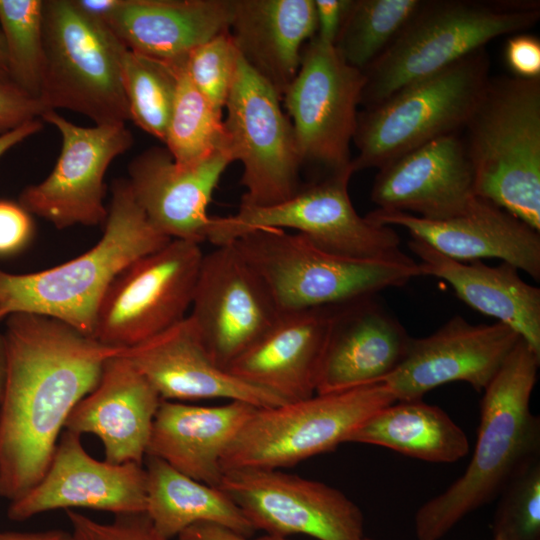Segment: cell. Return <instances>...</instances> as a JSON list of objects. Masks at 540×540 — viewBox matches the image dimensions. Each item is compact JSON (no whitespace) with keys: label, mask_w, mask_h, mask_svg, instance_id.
I'll list each match as a JSON object with an SVG mask.
<instances>
[{"label":"cell","mask_w":540,"mask_h":540,"mask_svg":"<svg viewBox=\"0 0 540 540\" xmlns=\"http://www.w3.org/2000/svg\"><path fill=\"white\" fill-rule=\"evenodd\" d=\"M3 337L0 489L14 501L41 480L68 416L96 388L106 360L122 349L32 313L8 315Z\"/></svg>","instance_id":"6da1fadb"},{"label":"cell","mask_w":540,"mask_h":540,"mask_svg":"<svg viewBox=\"0 0 540 540\" xmlns=\"http://www.w3.org/2000/svg\"><path fill=\"white\" fill-rule=\"evenodd\" d=\"M539 365L540 356L520 338L483 391L476 445L465 472L416 511L418 540L442 539L540 458V419L530 409Z\"/></svg>","instance_id":"7a4b0ae2"},{"label":"cell","mask_w":540,"mask_h":540,"mask_svg":"<svg viewBox=\"0 0 540 540\" xmlns=\"http://www.w3.org/2000/svg\"><path fill=\"white\" fill-rule=\"evenodd\" d=\"M104 224L93 248L61 265L26 274L0 268V307L7 315L51 317L93 337L99 306L116 276L171 240L148 221L127 179L113 181Z\"/></svg>","instance_id":"3957f363"},{"label":"cell","mask_w":540,"mask_h":540,"mask_svg":"<svg viewBox=\"0 0 540 540\" xmlns=\"http://www.w3.org/2000/svg\"><path fill=\"white\" fill-rule=\"evenodd\" d=\"M539 19L538 0H421L390 45L363 71L360 105L376 106L495 38L527 31Z\"/></svg>","instance_id":"277c9868"},{"label":"cell","mask_w":540,"mask_h":540,"mask_svg":"<svg viewBox=\"0 0 540 540\" xmlns=\"http://www.w3.org/2000/svg\"><path fill=\"white\" fill-rule=\"evenodd\" d=\"M462 131L476 196L540 232V78L490 76Z\"/></svg>","instance_id":"5b68a950"},{"label":"cell","mask_w":540,"mask_h":540,"mask_svg":"<svg viewBox=\"0 0 540 540\" xmlns=\"http://www.w3.org/2000/svg\"><path fill=\"white\" fill-rule=\"evenodd\" d=\"M232 243L262 279L281 313L340 306L422 276L411 257L340 256L283 229H254Z\"/></svg>","instance_id":"8992f818"},{"label":"cell","mask_w":540,"mask_h":540,"mask_svg":"<svg viewBox=\"0 0 540 540\" xmlns=\"http://www.w3.org/2000/svg\"><path fill=\"white\" fill-rule=\"evenodd\" d=\"M490 78L486 47L358 112L353 172L381 168L465 127Z\"/></svg>","instance_id":"52a82bcc"},{"label":"cell","mask_w":540,"mask_h":540,"mask_svg":"<svg viewBox=\"0 0 540 540\" xmlns=\"http://www.w3.org/2000/svg\"><path fill=\"white\" fill-rule=\"evenodd\" d=\"M124 47L72 0H44L42 105L80 113L95 125L130 120L121 72Z\"/></svg>","instance_id":"ba28073f"},{"label":"cell","mask_w":540,"mask_h":540,"mask_svg":"<svg viewBox=\"0 0 540 540\" xmlns=\"http://www.w3.org/2000/svg\"><path fill=\"white\" fill-rule=\"evenodd\" d=\"M395 401L387 383L380 381L256 408L225 450L222 469L294 466L346 443L365 420Z\"/></svg>","instance_id":"9c48e42d"},{"label":"cell","mask_w":540,"mask_h":540,"mask_svg":"<svg viewBox=\"0 0 540 540\" xmlns=\"http://www.w3.org/2000/svg\"><path fill=\"white\" fill-rule=\"evenodd\" d=\"M352 175L351 170L327 174L274 205L240 204L233 215L211 217L206 240L219 246L254 229H293L317 247L340 256L364 260L409 257L401 251V240L393 227L357 213L348 193Z\"/></svg>","instance_id":"30bf717a"},{"label":"cell","mask_w":540,"mask_h":540,"mask_svg":"<svg viewBox=\"0 0 540 540\" xmlns=\"http://www.w3.org/2000/svg\"><path fill=\"white\" fill-rule=\"evenodd\" d=\"M203 255L200 244L171 239L133 261L107 289L93 337L125 349L183 320L191 307Z\"/></svg>","instance_id":"8fae6325"},{"label":"cell","mask_w":540,"mask_h":540,"mask_svg":"<svg viewBox=\"0 0 540 540\" xmlns=\"http://www.w3.org/2000/svg\"><path fill=\"white\" fill-rule=\"evenodd\" d=\"M281 100L240 56L223 121L227 149L243 166V205H274L300 188L303 162Z\"/></svg>","instance_id":"7c38bea8"},{"label":"cell","mask_w":540,"mask_h":540,"mask_svg":"<svg viewBox=\"0 0 540 540\" xmlns=\"http://www.w3.org/2000/svg\"><path fill=\"white\" fill-rule=\"evenodd\" d=\"M363 85V72L333 45L315 36L305 44L298 72L282 96L303 163L319 164L328 174L353 172L350 143Z\"/></svg>","instance_id":"4fadbf2b"},{"label":"cell","mask_w":540,"mask_h":540,"mask_svg":"<svg viewBox=\"0 0 540 540\" xmlns=\"http://www.w3.org/2000/svg\"><path fill=\"white\" fill-rule=\"evenodd\" d=\"M219 488L252 527L266 534L318 540H364L361 509L340 490L280 469L224 471Z\"/></svg>","instance_id":"5bb4252c"},{"label":"cell","mask_w":540,"mask_h":540,"mask_svg":"<svg viewBox=\"0 0 540 540\" xmlns=\"http://www.w3.org/2000/svg\"><path fill=\"white\" fill-rule=\"evenodd\" d=\"M41 118L60 133V154L51 173L27 186L18 202L58 229L105 223L104 176L112 161L133 145L132 133L125 123L78 126L56 110H46Z\"/></svg>","instance_id":"9a60e30c"},{"label":"cell","mask_w":540,"mask_h":540,"mask_svg":"<svg viewBox=\"0 0 540 540\" xmlns=\"http://www.w3.org/2000/svg\"><path fill=\"white\" fill-rule=\"evenodd\" d=\"M189 317L213 360L226 369L281 312L234 243L203 255Z\"/></svg>","instance_id":"2e32d148"},{"label":"cell","mask_w":540,"mask_h":540,"mask_svg":"<svg viewBox=\"0 0 540 540\" xmlns=\"http://www.w3.org/2000/svg\"><path fill=\"white\" fill-rule=\"evenodd\" d=\"M520 338L501 322L472 324L457 315L432 334L412 338L402 363L383 381L396 401L422 399L455 381L483 392Z\"/></svg>","instance_id":"e0dca14e"},{"label":"cell","mask_w":540,"mask_h":540,"mask_svg":"<svg viewBox=\"0 0 540 540\" xmlns=\"http://www.w3.org/2000/svg\"><path fill=\"white\" fill-rule=\"evenodd\" d=\"M80 435L64 430L41 480L11 501L8 517L24 521L55 509L89 508L114 515L146 511V470L142 464H111L91 457Z\"/></svg>","instance_id":"ac0fdd59"},{"label":"cell","mask_w":540,"mask_h":540,"mask_svg":"<svg viewBox=\"0 0 540 540\" xmlns=\"http://www.w3.org/2000/svg\"><path fill=\"white\" fill-rule=\"evenodd\" d=\"M233 158L227 148L201 162L178 166L166 147H150L128 166L132 194L152 226L170 239H207L208 206Z\"/></svg>","instance_id":"d6986e66"},{"label":"cell","mask_w":540,"mask_h":540,"mask_svg":"<svg viewBox=\"0 0 540 540\" xmlns=\"http://www.w3.org/2000/svg\"><path fill=\"white\" fill-rule=\"evenodd\" d=\"M477 196L462 137L423 144L378 169L371 200L378 209L443 220L467 211Z\"/></svg>","instance_id":"ffe728a7"},{"label":"cell","mask_w":540,"mask_h":540,"mask_svg":"<svg viewBox=\"0 0 540 540\" xmlns=\"http://www.w3.org/2000/svg\"><path fill=\"white\" fill-rule=\"evenodd\" d=\"M365 217L380 225L402 227L456 261L498 258L540 279V232L481 197L464 213L443 220L378 208Z\"/></svg>","instance_id":"44dd1931"},{"label":"cell","mask_w":540,"mask_h":540,"mask_svg":"<svg viewBox=\"0 0 540 540\" xmlns=\"http://www.w3.org/2000/svg\"><path fill=\"white\" fill-rule=\"evenodd\" d=\"M121 354L149 381L162 400L223 398L258 408L285 403L220 367L189 316L142 343L122 349Z\"/></svg>","instance_id":"7402d4cb"},{"label":"cell","mask_w":540,"mask_h":540,"mask_svg":"<svg viewBox=\"0 0 540 540\" xmlns=\"http://www.w3.org/2000/svg\"><path fill=\"white\" fill-rule=\"evenodd\" d=\"M411 337L374 296L333 308L316 394L385 380L402 363Z\"/></svg>","instance_id":"603a6c76"},{"label":"cell","mask_w":540,"mask_h":540,"mask_svg":"<svg viewBox=\"0 0 540 540\" xmlns=\"http://www.w3.org/2000/svg\"><path fill=\"white\" fill-rule=\"evenodd\" d=\"M161 401L120 351L106 360L98 385L74 407L64 430L96 435L108 463L142 464Z\"/></svg>","instance_id":"cb8c5ba5"},{"label":"cell","mask_w":540,"mask_h":540,"mask_svg":"<svg viewBox=\"0 0 540 540\" xmlns=\"http://www.w3.org/2000/svg\"><path fill=\"white\" fill-rule=\"evenodd\" d=\"M334 307L281 313L273 326L226 370L283 402L316 394Z\"/></svg>","instance_id":"d4e9b609"},{"label":"cell","mask_w":540,"mask_h":540,"mask_svg":"<svg viewBox=\"0 0 540 540\" xmlns=\"http://www.w3.org/2000/svg\"><path fill=\"white\" fill-rule=\"evenodd\" d=\"M256 408L243 401L193 406L162 400L146 456L157 457L196 481L219 487L224 473L222 456Z\"/></svg>","instance_id":"484cf974"},{"label":"cell","mask_w":540,"mask_h":540,"mask_svg":"<svg viewBox=\"0 0 540 540\" xmlns=\"http://www.w3.org/2000/svg\"><path fill=\"white\" fill-rule=\"evenodd\" d=\"M234 0H123L106 26L129 50L177 63L229 31Z\"/></svg>","instance_id":"4316f807"},{"label":"cell","mask_w":540,"mask_h":540,"mask_svg":"<svg viewBox=\"0 0 540 540\" xmlns=\"http://www.w3.org/2000/svg\"><path fill=\"white\" fill-rule=\"evenodd\" d=\"M408 247L419 259L422 276L448 282L459 299L511 327L540 356V289L525 282L515 266L456 261L415 237Z\"/></svg>","instance_id":"83f0119b"},{"label":"cell","mask_w":540,"mask_h":540,"mask_svg":"<svg viewBox=\"0 0 540 540\" xmlns=\"http://www.w3.org/2000/svg\"><path fill=\"white\" fill-rule=\"evenodd\" d=\"M229 31L242 59L282 98L316 35L314 0H234Z\"/></svg>","instance_id":"f1b7e54d"},{"label":"cell","mask_w":540,"mask_h":540,"mask_svg":"<svg viewBox=\"0 0 540 540\" xmlns=\"http://www.w3.org/2000/svg\"><path fill=\"white\" fill-rule=\"evenodd\" d=\"M147 458L146 514L155 530L173 540L189 526L208 522L251 537L255 529L219 487L196 481L165 461Z\"/></svg>","instance_id":"f546056e"},{"label":"cell","mask_w":540,"mask_h":540,"mask_svg":"<svg viewBox=\"0 0 540 540\" xmlns=\"http://www.w3.org/2000/svg\"><path fill=\"white\" fill-rule=\"evenodd\" d=\"M347 442L385 447L433 463H453L469 453L465 432L440 407L395 401L365 420Z\"/></svg>","instance_id":"4dcf8cb0"},{"label":"cell","mask_w":540,"mask_h":540,"mask_svg":"<svg viewBox=\"0 0 540 540\" xmlns=\"http://www.w3.org/2000/svg\"><path fill=\"white\" fill-rule=\"evenodd\" d=\"M184 63L176 65L175 94L163 143L178 166L189 167L227 148V137L224 113L194 86Z\"/></svg>","instance_id":"1f68e13d"},{"label":"cell","mask_w":540,"mask_h":540,"mask_svg":"<svg viewBox=\"0 0 540 540\" xmlns=\"http://www.w3.org/2000/svg\"><path fill=\"white\" fill-rule=\"evenodd\" d=\"M421 0H351L334 48L365 71L390 45Z\"/></svg>","instance_id":"d6a6232c"},{"label":"cell","mask_w":540,"mask_h":540,"mask_svg":"<svg viewBox=\"0 0 540 540\" xmlns=\"http://www.w3.org/2000/svg\"><path fill=\"white\" fill-rule=\"evenodd\" d=\"M177 63L162 62L126 47L122 53V83L130 120L161 142L172 109Z\"/></svg>","instance_id":"836d02e7"},{"label":"cell","mask_w":540,"mask_h":540,"mask_svg":"<svg viewBox=\"0 0 540 540\" xmlns=\"http://www.w3.org/2000/svg\"><path fill=\"white\" fill-rule=\"evenodd\" d=\"M43 3V0H0V29L10 82L37 99L44 60Z\"/></svg>","instance_id":"e575fe53"},{"label":"cell","mask_w":540,"mask_h":540,"mask_svg":"<svg viewBox=\"0 0 540 540\" xmlns=\"http://www.w3.org/2000/svg\"><path fill=\"white\" fill-rule=\"evenodd\" d=\"M498 497L493 537L540 540V458L523 468Z\"/></svg>","instance_id":"d590c367"},{"label":"cell","mask_w":540,"mask_h":540,"mask_svg":"<svg viewBox=\"0 0 540 540\" xmlns=\"http://www.w3.org/2000/svg\"><path fill=\"white\" fill-rule=\"evenodd\" d=\"M239 51L230 31L196 47L185 59V70L199 92L223 113L236 75Z\"/></svg>","instance_id":"8d00e7d4"},{"label":"cell","mask_w":540,"mask_h":540,"mask_svg":"<svg viewBox=\"0 0 540 540\" xmlns=\"http://www.w3.org/2000/svg\"><path fill=\"white\" fill-rule=\"evenodd\" d=\"M73 540H167L154 528L146 512L115 515L100 523L73 510H66Z\"/></svg>","instance_id":"74e56055"},{"label":"cell","mask_w":540,"mask_h":540,"mask_svg":"<svg viewBox=\"0 0 540 540\" xmlns=\"http://www.w3.org/2000/svg\"><path fill=\"white\" fill-rule=\"evenodd\" d=\"M34 234L32 215L19 202L0 199V257L25 250Z\"/></svg>","instance_id":"f35d334b"},{"label":"cell","mask_w":540,"mask_h":540,"mask_svg":"<svg viewBox=\"0 0 540 540\" xmlns=\"http://www.w3.org/2000/svg\"><path fill=\"white\" fill-rule=\"evenodd\" d=\"M46 109L11 82L0 81V134L41 117Z\"/></svg>","instance_id":"ab89813d"},{"label":"cell","mask_w":540,"mask_h":540,"mask_svg":"<svg viewBox=\"0 0 540 540\" xmlns=\"http://www.w3.org/2000/svg\"><path fill=\"white\" fill-rule=\"evenodd\" d=\"M504 60L511 75L522 79L540 78V39L525 32L509 35Z\"/></svg>","instance_id":"60d3db41"},{"label":"cell","mask_w":540,"mask_h":540,"mask_svg":"<svg viewBox=\"0 0 540 540\" xmlns=\"http://www.w3.org/2000/svg\"><path fill=\"white\" fill-rule=\"evenodd\" d=\"M351 0H314L316 35L321 42L336 41Z\"/></svg>","instance_id":"b9f144b4"},{"label":"cell","mask_w":540,"mask_h":540,"mask_svg":"<svg viewBox=\"0 0 540 540\" xmlns=\"http://www.w3.org/2000/svg\"><path fill=\"white\" fill-rule=\"evenodd\" d=\"M174 540H289L287 537L266 534L258 538H251L238 534L226 527L200 522L193 524L182 531Z\"/></svg>","instance_id":"7bdbcfd3"},{"label":"cell","mask_w":540,"mask_h":540,"mask_svg":"<svg viewBox=\"0 0 540 540\" xmlns=\"http://www.w3.org/2000/svg\"><path fill=\"white\" fill-rule=\"evenodd\" d=\"M75 7L92 20L106 24L123 0H72Z\"/></svg>","instance_id":"ee69618b"},{"label":"cell","mask_w":540,"mask_h":540,"mask_svg":"<svg viewBox=\"0 0 540 540\" xmlns=\"http://www.w3.org/2000/svg\"><path fill=\"white\" fill-rule=\"evenodd\" d=\"M42 127V121L35 119L9 132L0 134V158L11 148L39 132Z\"/></svg>","instance_id":"f6af8a7d"},{"label":"cell","mask_w":540,"mask_h":540,"mask_svg":"<svg viewBox=\"0 0 540 540\" xmlns=\"http://www.w3.org/2000/svg\"><path fill=\"white\" fill-rule=\"evenodd\" d=\"M0 540H73L71 532L52 529L39 532H1Z\"/></svg>","instance_id":"bcb514c9"},{"label":"cell","mask_w":540,"mask_h":540,"mask_svg":"<svg viewBox=\"0 0 540 540\" xmlns=\"http://www.w3.org/2000/svg\"><path fill=\"white\" fill-rule=\"evenodd\" d=\"M6 381V351L3 334L0 333V405L2 403Z\"/></svg>","instance_id":"7dc6e473"},{"label":"cell","mask_w":540,"mask_h":540,"mask_svg":"<svg viewBox=\"0 0 540 540\" xmlns=\"http://www.w3.org/2000/svg\"><path fill=\"white\" fill-rule=\"evenodd\" d=\"M0 81L10 82L6 50H5V45H4L1 29H0Z\"/></svg>","instance_id":"c3c4849f"},{"label":"cell","mask_w":540,"mask_h":540,"mask_svg":"<svg viewBox=\"0 0 540 540\" xmlns=\"http://www.w3.org/2000/svg\"><path fill=\"white\" fill-rule=\"evenodd\" d=\"M6 312L0 307V322L7 318Z\"/></svg>","instance_id":"681fc988"},{"label":"cell","mask_w":540,"mask_h":540,"mask_svg":"<svg viewBox=\"0 0 540 540\" xmlns=\"http://www.w3.org/2000/svg\"><path fill=\"white\" fill-rule=\"evenodd\" d=\"M492 540H503V539H501V538H498V537H493V539H492Z\"/></svg>","instance_id":"f907efd6"},{"label":"cell","mask_w":540,"mask_h":540,"mask_svg":"<svg viewBox=\"0 0 540 540\" xmlns=\"http://www.w3.org/2000/svg\"><path fill=\"white\" fill-rule=\"evenodd\" d=\"M364 540H375V539H373V538H368V537H365V539H364Z\"/></svg>","instance_id":"816d5d0a"},{"label":"cell","mask_w":540,"mask_h":540,"mask_svg":"<svg viewBox=\"0 0 540 540\" xmlns=\"http://www.w3.org/2000/svg\"><path fill=\"white\" fill-rule=\"evenodd\" d=\"M0 496H1V489H0Z\"/></svg>","instance_id":"f5cc1de1"}]
</instances>
